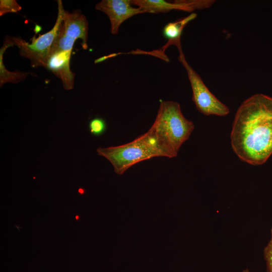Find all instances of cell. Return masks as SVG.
<instances>
[{"mask_svg": "<svg viewBox=\"0 0 272 272\" xmlns=\"http://www.w3.org/2000/svg\"><path fill=\"white\" fill-rule=\"evenodd\" d=\"M197 16L196 13H192L174 22H170L165 26L163 30L164 36L168 41L165 45L167 47L170 45H175L177 48L181 47V36L185 26Z\"/></svg>", "mask_w": 272, "mask_h": 272, "instance_id": "obj_10", "label": "cell"}, {"mask_svg": "<svg viewBox=\"0 0 272 272\" xmlns=\"http://www.w3.org/2000/svg\"><path fill=\"white\" fill-rule=\"evenodd\" d=\"M22 7L15 0L0 1V16L8 13H16L20 11Z\"/></svg>", "mask_w": 272, "mask_h": 272, "instance_id": "obj_13", "label": "cell"}, {"mask_svg": "<svg viewBox=\"0 0 272 272\" xmlns=\"http://www.w3.org/2000/svg\"><path fill=\"white\" fill-rule=\"evenodd\" d=\"M131 4L140 8L145 13H168L175 10L191 12L204 8L202 0H176L167 2L164 0H131Z\"/></svg>", "mask_w": 272, "mask_h": 272, "instance_id": "obj_8", "label": "cell"}, {"mask_svg": "<svg viewBox=\"0 0 272 272\" xmlns=\"http://www.w3.org/2000/svg\"><path fill=\"white\" fill-rule=\"evenodd\" d=\"M57 19L54 25L49 31L39 35L37 38L34 36L31 39L30 43L20 37H10L9 39L12 46L15 45L19 48L20 54L30 60L32 67H46L51 48L58 34L64 10L62 1H57Z\"/></svg>", "mask_w": 272, "mask_h": 272, "instance_id": "obj_4", "label": "cell"}, {"mask_svg": "<svg viewBox=\"0 0 272 272\" xmlns=\"http://www.w3.org/2000/svg\"><path fill=\"white\" fill-rule=\"evenodd\" d=\"M133 6L131 0H102L95 5V8L107 15L110 22V32L116 35L125 21L137 14L145 13L140 8Z\"/></svg>", "mask_w": 272, "mask_h": 272, "instance_id": "obj_7", "label": "cell"}, {"mask_svg": "<svg viewBox=\"0 0 272 272\" xmlns=\"http://www.w3.org/2000/svg\"><path fill=\"white\" fill-rule=\"evenodd\" d=\"M71 52L69 51L55 52L49 56L45 67L60 80L63 88L66 90H72L75 85V74L70 69Z\"/></svg>", "mask_w": 272, "mask_h": 272, "instance_id": "obj_9", "label": "cell"}, {"mask_svg": "<svg viewBox=\"0 0 272 272\" xmlns=\"http://www.w3.org/2000/svg\"><path fill=\"white\" fill-rule=\"evenodd\" d=\"M194 128L193 123L183 116L178 102L160 100L156 117L148 131L155 138L165 157L172 158L177 156Z\"/></svg>", "mask_w": 272, "mask_h": 272, "instance_id": "obj_2", "label": "cell"}, {"mask_svg": "<svg viewBox=\"0 0 272 272\" xmlns=\"http://www.w3.org/2000/svg\"><path fill=\"white\" fill-rule=\"evenodd\" d=\"M1 87L6 82L17 83L24 79L27 76L28 73L19 71L16 72H9L6 70L1 60Z\"/></svg>", "mask_w": 272, "mask_h": 272, "instance_id": "obj_11", "label": "cell"}, {"mask_svg": "<svg viewBox=\"0 0 272 272\" xmlns=\"http://www.w3.org/2000/svg\"><path fill=\"white\" fill-rule=\"evenodd\" d=\"M233 150L242 161L262 165L272 154V97L254 94L235 114L231 132Z\"/></svg>", "mask_w": 272, "mask_h": 272, "instance_id": "obj_1", "label": "cell"}, {"mask_svg": "<svg viewBox=\"0 0 272 272\" xmlns=\"http://www.w3.org/2000/svg\"><path fill=\"white\" fill-rule=\"evenodd\" d=\"M98 155L108 160L115 173L123 174L133 165L157 157H165L156 139L148 130L128 143L106 148L98 147Z\"/></svg>", "mask_w": 272, "mask_h": 272, "instance_id": "obj_3", "label": "cell"}, {"mask_svg": "<svg viewBox=\"0 0 272 272\" xmlns=\"http://www.w3.org/2000/svg\"><path fill=\"white\" fill-rule=\"evenodd\" d=\"M76 219L77 220H78L79 219V216L78 215L76 216Z\"/></svg>", "mask_w": 272, "mask_h": 272, "instance_id": "obj_15", "label": "cell"}, {"mask_svg": "<svg viewBox=\"0 0 272 272\" xmlns=\"http://www.w3.org/2000/svg\"><path fill=\"white\" fill-rule=\"evenodd\" d=\"M178 49V60L186 71L192 89V100L197 109L205 115L224 116L228 115L230 112L229 108L210 92L198 74L189 65L182 47Z\"/></svg>", "mask_w": 272, "mask_h": 272, "instance_id": "obj_6", "label": "cell"}, {"mask_svg": "<svg viewBox=\"0 0 272 272\" xmlns=\"http://www.w3.org/2000/svg\"><path fill=\"white\" fill-rule=\"evenodd\" d=\"M89 128L90 132L96 136L102 134L106 128L105 120L99 117H96L90 120L89 123Z\"/></svg>", "mask_w": 272, "mask_h": 272, "instance_id": "obj_12", "label": "cell"}, {"mask_svg": "<svg viewBox=\"0 0 272 272\" xmlns=\"http://www.w3.org/2000/svg\"><path fill=\"white\" fill-rule=\"evenodd\" d=\"M263 254L267 272H272V227L270 230V239L263 250Z\"/></svg>", "mask_w": 272, "mask_h": 272, "instance_id": "obj_14", "label": "cell"}, {"mask_svg": "<svg viewBox=\"0 0 272 272\" xmlns=\"http://www.w3.org/2000/svg\"><path fill=\"white\" fill-rule=\"evenodd\" d=\"M88 28V20L80 10H77L72 13L64 10L58 34L51 48L49 56L58 51H72L78 39L82 40V48L87 49Z\"/></svg>", "mask_w": 272, "mask_h": 272, "instance_id": "obj_5", "label": "cell"}]
</instances>
